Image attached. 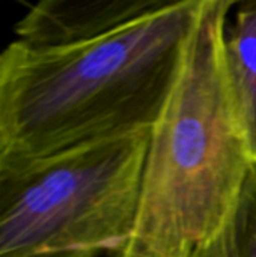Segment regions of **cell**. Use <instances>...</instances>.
I'll return each instance as SVG.
<instances>
[{
    "label": "cell",
    "mask_w": 256,
    "mask_h": 257,
    "mask_svg": "<svg viewBox=\"0 0 256 257\" xmlns=\"http://www.w3.org/2000/svg\"><path fill=\"white\" fill-rule=\"evenodd\" d=\"M202 0H44L0 53V176L149 130Z\"/></svg>",
    "instance_id": "cell-1"
},
{
    "label": "cell",
    "mask_w": 256,
    "mask_h": 257,
    "mask_svg": "<svg viewBox=\"0 0 256 257\" xmlns=\"http://www.w3.org/2000/svg\"><path fill=\"white\" fill-rule=\"evenodd\" d=\"M229 0H202L177 81L149 130L130 239L118 257H207L253 164L223 65Z\"/></svg>",
    "instance_id": "cell-2"
},
{
    "label": "cell",
    "mask_w": 256,
    "mask_h": 257,
    "mask_svg": "<svg viewBox=\"0 0 256 257\" xmlns=\"http://www.w3.org/2000/svg\"><path fill=\"white\" fill-rule=\"evenodd\" d=\"M149 130L0 176V257L119 256L134 224Z\"/></svg>",
    "instance_id": "cell-3"
},
{
    "label": "cell",
    "mask_w": 256,
    "mask_h": 257,
    "mask_svg": "<svg viewBox=\"0 0 256 257\" xmlns=\"http://www.w3.org/2000/svg\"><path fill=\"white\" fill-rule=\"evenodd\" d=\"M223 65L234 110L256 161V0L244 2L223 33Z\"/></svg>",
    "instance_id": "cell-4"
}]
</instances>
